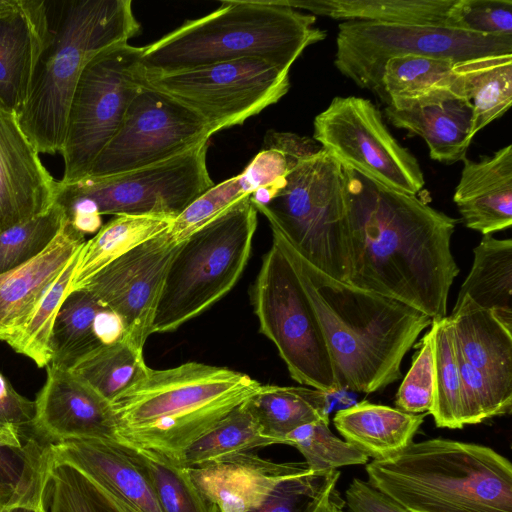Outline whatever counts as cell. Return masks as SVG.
<instances>
[{"label":"cell","instance_id":"5bb4252c","mask_svg":"<svg viewBox=\"0 0 512 512\" xmlns=\"http://www.w3.org/2000/svg\"><path fill=\"white\" fill-rule=\"evenodd\" d=\"M313 125L314 140L343 166L407 194L424 187L418 160L393 137L370 100L335 97Z\"/></svg>","mask_w":512,"mask_h":512},{"label":"cell","instance_id":"60d3db41","mask_svg":"<svg viewBox=\"0 0 512 512\" xmlns=\"http://www.w3.org/2000/svg\"><path fill=\"white\" fill-rule=\"evenodd\" d=\"M340 473L307 471L281 481L266 500L247 512H332L343 502L336 486Z\"/></svg>","mask_w":512,"mask_h":512},{"label":"cell","instance_id":"c3c4849f","mask_svg":"<svg viewBox=\"0 0 512 512\" xmlns=\"http://www.w3.org/2000/svg\"><path fill=\"white\" fill-rule=\"evenodd\" d=\"M34 401L19 394L0 372V423L33 431Z\"/></svg>","mask_w":512,"mask_h":512},{"label":"cell","instance_id":"484cf974","mask_svg":"<svg viewBox=\"0 0 512 512\" xmlns=\"http://www.w3.org/2000/svg\"><path fill=\"white\" fill-rule=\"evenodd\" d=\"M123 338L124 327L116 313L86 289L74 290L63 300L55 319L50 364L69 369L96 349Z\"/></svg>","mask_w":512,"mask_h":512},{"label":"cell","instance_id":"d590c367","mask_svg":"<svg viewBox=\"0 0 512 512\" xmlns=\"http://www.w3.org/2000/svg\"><path fill=\"white\" fill-rule=\"evenodd\" d=\"M148 368L143 351L121 340L96 349L68 370L113 404L145 376Z\"/></svg>","mask_w":512,"mask_h":512},{"label":"cell","instance_id":"74e56055","mask_svg":"<svg viewBox=\"0 0 512 512\" xmlns=\"http://www.w3.org/2000/svg\"><path fill=\"white\" fill-rule=\"evenodd\" d=\"M124 444L148 474L163 512H219L197 489L188 468L165 455Z\"/></svg>","mask_w":512,"mask_h":512},{"label":"cell","instance_id":"3957f363","mask_svg":"<svg viewBox=\"0 0 512 512\" xmlns=\"http://www.w3.org/2000/svg\"><path fill=\"white\" fill-rule=\"evenodd\" d=\"M46 26L29 93L17 114L39 153H60L67 114L86 64L140 31L130 0H45Z\"/></svg>","mask_w":512,"mask_h":512},{"label":"cell","instance_id":"836d02e7","mask_svg":"<svg viewBox=\"0 0 512 512\" xmlns=\"http://www.w3.org/2000/svg\"><path fill=\"white\" fill-rule=\"evenodd\" d=\"M462 92L472 108L471 136L505 114L512 104V54L458 63Z\"/></svg>","mask_w":512,"mask_h":512},{"label":"cell","instance_id":"4fadbf2b","mask_svg":"<svg viewBox=\"0 0 512 512\" xmlns=\"http://www.w3.org/2000/svg\"><path fill=\"white\" fill-rule=\"evenodd\" d=\"M203 143L167 161L134 171L86 176L62 184L56 197L85 200L102 215H151L175 219L197 197L214 185L207 169Z\"/></svg>","mask_w":512,"mask_h":512},{"label":"cell","instance_id":"db71d44e","mask_svg":"<svg viewBox=\"0 0 512 512\" xmlns=\"http://www.w3.org/2000/svg\"><path fill=\"white\" fill-rule=\"evenodd\" d=\"M336 512H345V511L343 510V506L338 507V508L336 509Z\"/></svg>","mask_w":512,"mask_h":512},{"label":"cell","instance_id":"f546056e","mask_svg":"<svg viewBox=\"0 0 512 512\" xmlns=\"http://www.w3.org/2000/svg\"><path fill=\"white\" fill-rule=\"evenodd\" d=\"M328 403L329 395L315 388L262 384L243 405L265 436L275 444H285L286 436L296 428L329 419Z\"/></svg>","mask_w":512,"mask_h":512},{"label":"cell","instance_id":"f1b7e54d","mask_svg":"<svg viewBox=\"0 0 512 512\" xmlns=\"http://www.w3.org/2000/svg\"><path fill=\"white\" fill-rule=\"evenodd\" d=\"M424 417L363 401L336 412L333 422L346 441L373 459H383L412 442Z\"/></svg>","mask_w":512,"mask_h":512},{"label":"cell","instance_id":"8992f818","mask_svg":"<svg viewBox=\"0 0 512 512\" xmlns=\"http://www.w3.org/2000/svg\"><path fill=\"white\" fill-rule=\"evenodd\" d=\"M316 17L279 0H228L143 47L146 71L169 72L242 58L263 59L283 70L310 45L324 40Z\"/></svg>","mask_w":512,"mask_h":512},{"label":"cell","instance_id":"5b68a950","mask_svg":"<svg viewBox=\"0 0 512 512\" xmlns=\"http://www.w3.org/2000/svg\"><path fill=\"white\" fill-rule=\"evenodd\" d=\"M367 482L408 512H512V464L492 448L411 442L366 464Z\"/></svg>","mask_w":512,"mask_h":512},{"label":"cell","instance_id":"681fc988","mask_svg":"<svg viewBox=\"0 0 512 512\" xmlns=\"http://www.w3.org/2000/svg\"><path fill=\"white\" fill-rule=\"evenodd\" d=\"M345 496L351 512H408L362 479L354 478Z\"/></svg>","mask_w":512,"mask_h":512},{"label":"cell","instance_id":"b9f144b4","mask_svg":"<svg viewBox=\"0 0 512 512\" xmlns=\"http://www.w3.org/2000/svg\"><path fill=\"white\" fill-rule=\"evenodd\" d=\"M43 509L45 512H123L106 492L76 468L52 459Z\"/></svg>","mask_w":512,"mask_h":512},{"label":"cell","instance_id":"7a4b0ae2","mask_svg":"<svg viewBox=\"0 0 512 512\" xmlns=\"http://www.w3.org/2000/svg\"><path fill=\"white\" fill-rule=\"evenodd\" d=\"M319 320L339 391L373 393L396 382L401 364L432 319L398 300L336 280L305 260L276 230Z\"/></svg>","mask_w":512,"mask_h":512},{"label":"cell","instance_id":"7402d4cb","mask_svg":"<svg viewBox=\"0 0 512 512\" xmlns=\"http://www.w3.org/2000/svg\"><path fill=\"white\" fill-rule=\"evenodd\" d=\"M85 235L65 218L55 239L38 256L0 274V341L24 326L39 301L82 247Z\"/></svg>","mask_w":512,"mask_h":512},{"label":"cell","instance_id":"f35d334b","mask_svg":"<svg viewBox=\"0 0 512 512\" xmlns=\"http://www.w3.org/2000/svg\"><path fill=\"white\" fill-rule=\"evenodd\" d=\"M431 326L434 329V393L429 413L437 427L459 429L464 424L452 325L446 316L432 320Z\"/></svg>","mask_w":512,"mask_h":512},{"label":"cell","instance_id":"e575fe53","mask_svg":"<svg viewBox=\"0 0 512 512\" xmlns=\"http://www.w3.org/2000/svg\"><path fill=\"white\" fill-rule=\"evenodd\" d=\"M459 86L458 63L429 56L402 55L386 62L375 93L386 106H397Z\"/></svg>","mask_w":512,"mask_h":512},{"label":"cell","instance_id":"603a6c76","mask_svg":"<svg viewBox=\"0 0 512 512\" xmlns=\"http://www.w3.org/2000/svg\"><path fill=\"white\" fill-rule=\"evenodd\" d=\"M453 201L465 226L488 235L512 225V146L478 161L465 157Z\"/></svg>","mask_w":512,"mask_h":512},{"label":"cell","instance_id":"816d5d0a","mask_svg":"<svg viewBox=\"0 0 512 512\" xmlns=\"http://www.w3.org/2000/svg\"><path fill=\"white\" fill-rule=\"evenodd\" d=\"M1 512H45V511H44V509L37 510V509H33V508H28V507H15V508H11V509L4 510Z\"/></svg>","mask_w":512,"mask_h":512},{"label":"cell","instance_id":"ab89813d","mask_svg":"<svg viewBox=\"0 0 512 512\" xmlns=\"http://www.w3.org/2000/svg\"><path fill=\"white\" fill-rule=\"evenodd\" d=\"M79 250L45 292L24 326L7 342L37 367H47L51 363L53 327L59 308L69 293Z\"/></svg>","mask_w":512,"mask_h":512},{"label":"cell","instance_id":"6da1fadb","mask_svg":"<svg viewBox=\"0 0 512 512\" xmlns=\"http://www.w3.org/2000/svg\"><path fill=\"white\" fill-rule=\"evenodd\" d=\"M342 167L349 226L346 283L403 302L432 320L446 317L459 274L451 252L458 221L416 195Z\"/></svg>","mask_w":512,"mask_h":512},{"label":"cell","instance_id":"f907efd6","mask_svg":"<svg viewBox=\"0 0 512 512\" xmlns=\"http://www.w3.org/2000/svg\"><path fill=\"white\" fill-rule=\"evenodd\" d=\"M18 0H0V14L8 12L16 7Z\"/></svg>","mask_w":512,"mask_h":512},{"label":"cell","instance_id":"e0dca14e","mask_svg":"<svg viewBox=\"0 0 512 512\" xmlns=\"http://www.w3.org/2000/svg\"><path fill=\"white\" fill-rule=\"evenodd\" d=\"M34 403L33 432L46 443L118 440L113 405L68 369L48 365L46 381Z\"/></svg>","mask_w":512,"mask_h":512},{"label":"cell","instance_id":"2e32d148","mask_svg":"<svg viewBox=\"0 0 512 512\" xmlns=\"http://www.w3.org/2000/svg\"><path fill=\"white\" fill-rule=\"evenodd\" d=\"M179 244L166 230L111 262L81 288L119 316L123 340L139 351L152 334L165 277Z\"/></svg>","mask_w":512,"mask_h":512},{"label":"cell","instance_id":"d6a6232c","mask_svg":"<svg viewBox=\"0 0 512 512\" xmlns=\"http://www.w3.org/2000/svg\"><path fill=\"white\" fill-rule=\"evenodd\" d=\"M455 0H281L293 9L344 21L443 24Z\"/></svg>","mask_w":512,"mask_h":512},{"label":"cell","instance_id":"30bf717a","mask_svg":"<svg viewBox=\"0 0 512 512\" xmlns=\"http://www.w3.org/2000/svg\"><path fill=\"white\" fill-rule=\"evenodd\" d=\"M260 331L276 346L290 376L328 395L339 392L312 304L288 258L272 243L251 290Z\"/></svg>","mask_w":512,"mask_h":512},{"label":"cell","instance_id":"9a60e30c","mask_svg":"<svg viewBox=\"0 0 512 512\" xmlns=\"http://www.w3.org/2000/svg\"><path fill=\"white\" fill-rule=\"evenodd\" d=\"M212 135L199 115L144 83L87 176H111L152 166L208 142Z\"/></svg>","mask_w":512,"mask_h":512},{"label":"cell","instance_id":"7bdbcfd3","mask_svg":"<svg viewBox=\"0 0 512 512\" xmlns=\"http://www.w3.org/2000/svg\"><path fill=\"white\" fill-rule=\"evenodd\" d=\"M64 208L55 203L44 212L0 233V274L38 256L55 239L65 221Z\"/></svg>","mask_w":512,"mask_h":512},{"label":"cell","instance_id":"8fae6325","mask_svg":"<svg viewBox=\"0 0 512 512\" xmlns=\"http://www.w3.org/2000/svg\"><path fill=\"white\" fill-rule=\"evenodd\" d=\"M512 54V36H485L443 24L344 21L338 26L334 64L358 87L374 93L393 57L421 55L456 63Z\"/></svg>","mask_w":512,"mask_h":512},{"label":"cell","instance_id":"7dc6e473","mask_svg":"<svg viewBox=\"0 0 512 512\" xmlns=\"http://www.w3.org/2000/svg\"><path fill=\"white\" fill-rule=\"evenodd\" d=\"M431 326V325H430ZM434 329L425 334L411 368L396 393L397 409L411 414L429 413L434 393Z\"/></svg>","mask_w":512,"mask_h":512},{"label":"cell","instance_id":"277c9868","mask_svg":"<svg viewBox=\"0 0 512 512\" xmlns=\"http://www.w3.org/2000/svg\"><path fill=\"white\" fill-rule=\"evenodd\" d=\"M261 385L245 373L199 362L149 367L112 404L118 440L178 461L189 445Z\"/></svg>","mask_w":512,"mask_h":512},{"label":"cell","instance_id":"ffe728a7","mask_svg":"<svg viewBox=\"0 0 512 512\" xmlns=\"http://www.w3.org/2000/svg\"><path fill=\"white\" fill-rule=\"evenodd\" d=\"M188 471L219 512H247L260 506L281 481L309 469L305 462L277 463L251 452Z\"/></svg>","mask_w":512,"mask_h":512},{"label":"cell","instance_id":"1f68e13d","mask_svg":"<svg viewBox=\"0 0 512 512\" xmlns=\"http://www.w3.org/2000/svg\"><path fill=\"white\" fill-rule=\"evenodd\" d=\"M458 297L467 295L512 329V240L483 235Z\"/></svg>","mask_w":512,"mask_h":512},{"label":"cell","instance_id":"52a82bcc","mask_svg":"<svg viewBox=\"0 0 512 512\" xmlns=\"http://www.w3.org/2000/svg\"><path fill=\"white\" fill-rule=\"evenodd\" d=\"M255 208L310 264L346 282L349 226L342 164L321 147L296 159L279 188L251 196Z\"/></svg>","mask_w":512,"mask_h":512},{"label":"cell","instance_id":"4316f807","mask_svg":"<svg viewBox=\"0 0 512 512\" xmlns=\"http://www.w3.org/2000/svg\"><path fill=\"white\" fill-rule=\"evenodd\" d=\"M287 172L284 153L273 146L263 145L239 175L214 184L188 205L172 221L168 233L180 243L240 200L261 188L277 184Z\"/></svg>","mask_w":512,"mask_h":512},{"label":"cell","instance_id":"ac0fdd59","mask_svg":"<svg viewBox=\"0 0 512 512\" xmlns=\"http://www.w3.org/2000/svg\"><path fill=\"white\" fill-rule=\"evenodd\" d=\"M39 154L15 112L0 103V233L56 201L58 180Z\"/></svg>","mask_w":512,"mask_h":512},{"label":"cell","instance_id":"f6af8a7d","mask_svg":"<svg viewBox=\"0 0 512 512\" xmlns=\"http://www.w3.org/2000/svg\"><path fill=\"white\" fill-rule=\"evenodd\" d=\"M454 350L461 380L464 426L510 413L512 395L503 392L486 375L465 361L455 343Z\"/></svg>","mask_w":512,"mask_h":512},{"label":"cell","instance_id":"7c38bea8","mask_svg":"<svg viewBox=\"0 0 512 512\" xmlns=\"http://www.w3.org/2000/svg\"><path fill=\"white\" fill-rule=\"evenodd\" d=\"M144 83L195 112L213 134L259 114L290 87L289 71L258 58L169 72L145 70Z\"/></svg>","mask_w":512,"mask_h":512},{"label":"cell","instance_id":"ee69618b","mask_svg":"<svg viewBox=\"0 0 512 512\" xmlns=\"http://www.w3.org/2000/svg\"><path fill=\"white\" fill-rule=\"evenodd\" d=\"M285 444L300 451L312 472L367 464L369 460L365 452L332 433L329 419L317 420L296 428L286 436Z\"/></svg>","mask_w":512,"mask_h":512},{"label":"cell","instance_id":"9c48e42d","mask_svg":"<svg viewBox=\"0 0 512 512\" xmlns=\"http://www.w3.org/2000/svg\"><path fill=\"white\" fill-rule=\"evenodd\" d=\"M143 47L128 42L108 47L84 67L67 114L62 184L76 182L120 128L128 107L144 85Z\"/></svg>","mask_w":512,"mask_h":512},{"label":"cell","instance_id":"44dd1931","mask_svg":"<svg viewBox=\"0 0 512 512\" xmlns=\"http://www.w3.org/2000/svg\"><path fill=\"white\" fill-rule=\"evenodd\" d=\"M385 115L395 127L423 138L430 157L444 164L463 160L473 140L472 108L461 83L457 88L386 106Z\"/></svg>","mask_w":512,"mask_h":512},{"label":"cell","instance_id":"ba28073f","mask_svg":"<svg viewBox=\"0 0 512 512\" xmlns=\"http://www.w3.org/2000/svg\"><path fill=\"white\" fill-rule=\"evenodd\" d=\"M257 212L248 196L180 242L165 277L152 333L176 330L235 286L251 254Z\"/></svg>","mask_w":512,"mask_h":512},{"label":"cell","instance_id":"bcb514c9","mask_svg":"<svg viewBox=\"0 0 512 512\" xmlns=\"http://www.w3.org/2000/svg\"><path fill=\"white\" fill-rule=\"evenodd\" d=\"M444 25L485 36H512L511 0H455Z\"/></svg>","mask_w":512,"mask_h":512},{"label":"cell","instance_id":"8d00e7d4","mask_svg":"<svg viewBox=\"0 0 512 512\" xmlns=\"http://www.w3.org/2000/svg\"><path fill=\"white\" fill-rule=\"evenodd\" d=\"M273 444L242 403L189 445L178 462L197 468Z\"/></svg>","mask_w":512,"mask_h":512},{"label":"cell","instance_id":"cb8c5ba5","mask_svg":"<svg viewBox=\"0 0 512 512\" xmlns=\"http://www.w3.org/2000/svg\"><path fill=\"white\" fill-rule=\"evenodd\" d=\"M45 26V0H18L0 14V103L16 115L28 97Z\"/></svg>","mask_w":512,"mask_h":512},{"label":"cell","instance_id":"f5cc1de1","mask_svg":"<svg viewBox=\"0 0 512 512\" xmlns=\"http://www.w3.org/2000/svg\"><path fill=\"white\" fill-rule=\"evenodd\" d=\"M344 504H345V502H344V501H343L342 503L338 504V505L334 508V510H333L332 512H336V509H337L338 507H340V506H343Z\"/></svg>","mask_w":512,"mask_h":512},{"label":"cell","instance_id":"4dcf8cb0","mask_svg":"<svg viewBox=\"0 0 512 512\" xmlns=\"http://www.w3.org/2000/svg\"><path fill=\"white\" fill-rule=\"evenodd\" d=\"M172 221L163 216L118 215L102 225L78 252L69 293L81 289L114 260L168 230Z\"/></svg>","mask_w":512,"mask_h":512},{"label":"cell","instance_id":"d6986e66","mask_svg":"<svg viewBox=\"0 0 512 512\" xmlns=\"http://www.w3.org/2000/svg\"><path fill=\"white\" fill-rule=\"evenodd\" d=\"M50 453L99 486L123 512H163L148 474L120 440L72 439L51 444Z\"/></svg>","mask_w":512,"mask_h":512},{"label":"cell","instance_id":"d4e9b609","mask_svg":"<svg viewBox=\"0 0 512 512\" xmlns=\"http://www.w3.org/2000/svg\"><path fill=\"white\" fill-rule=\"evenodd\" d=\"M448 317L464 360L512 395V329L467 295L457 297Z\"/></svg>","mask_w":512,"mask_h":512},{"label":"cell","instance_id":"83f0119b","mask_svg":"<svg viewBox=\"0 0 512 512\" xmlns=\"http://www.w3.org/2000/svg\"><path fill=\"white\" fill-rule=\"evenodd\" d=\"M50 445L33 431L0 423V512L15 507L43 509Z\"/></svg>","mask_w":512,"mask_h":512}]
</instances>
